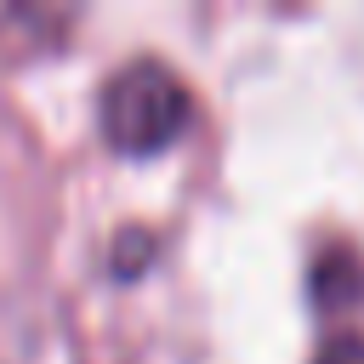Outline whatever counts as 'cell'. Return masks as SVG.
Here are the masks:
<instances>
[{
    "label": "cell",
    "mask_w": 364,
    "mask_h": 364,
    "mask_svg": "<svg viewBox=\"0 0 364 364\" xmlns=\"http://www.w3.org/2000/svg\"><path fill=\"white\" fill-rule=\"evenodd\" d=\"M318 364H364V341H341V347H330Z\"/></svg>",
    "instance_id": "cell-2"
},
{
    "label": "cell",
    "mask_w": 364,
    "mask_h": 364,
    "mask_svg": "<svg viewBox=\"0 0 364 364\" xmlns=\"http://www.w3.org/2000/svg\"><path fill=\"white\" fill-rule=\"evenodd\" d=\"M188 125V91L165 63H125L102 91V136L119 154H154Z\"/></svg>",
    "instance_id": "cell-1"
}]
</instances>
